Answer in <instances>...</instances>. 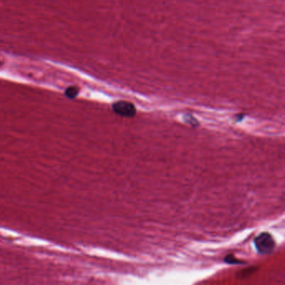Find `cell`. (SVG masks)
<instances>
[{"instance_id":"obj_1","label":"cell","mask_w":285,"mask_h":285,"mask_svg":"<svg viewBox=\"0 0 285 285\" xmlns=\"http://www.w3.org/2000/svg\"><path fill=\"white\" fill-rule=\"evenodd\" d=\"M254 244L259 254H270L275 249V241L269 233H262L254 239Z\"/></svg>"},{"instance_id":"obj_2","label":"cell","mask_w":285,"mask_h":285,"mask_svg":"<svg viewBox=\"0 0 285 285\" xmlns=\"http://www.w3.org/2000/svg\"><path fill=\"white\" fill-rule=\"evenodd\" d=\"M114 112L116 114L126 117V118H132L137 114V109L135 105L132 103L127 102V101H118L112 105Z\"/></svg>"},{"instance_id":"obj_3","label":"cell","mask_w":285,"mask_h":285,"mask_svg":"<svg viewBox=\"0 0 285 285\" xmlns=\"http://www.w3.org/2000/svg\"><path fill=\"white\" fill-rule=\"evenodd\" d=\"M79 88L75 86H71L66 90V95L68 98L73 99V98L76 97L78 94H79Z\"/></svg>"},{"instance_id":"obj_4","label":"cell","mask_w":285,"mask_h":285,"mask_svg":"<svg viewBox=\"0 0 285 285\" xmlns=\"http://www.w3.org/2000/svg\"><path fill=\"white\" fill-rule=\"evenodd\" d=\"M236 259H234V258H233V256H232V255H228V256L227 257V258H226V259H225V261L227 262V264H238V263H239V261H238V260H235Z\"/></svg>"}]
</instances>
